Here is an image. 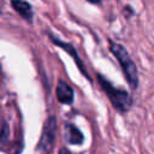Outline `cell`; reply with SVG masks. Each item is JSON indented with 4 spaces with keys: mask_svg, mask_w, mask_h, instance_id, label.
Here are the masks:
<instances>
[{
    "mask_svg": "<svg viewBox=\"0 0 154 154\" xmlns=\"http://www.w3.org/2000/svg\"><path fill=\"white\" fill-rule=\"evenodd\" d=\"M65 138L71 144H81L84 140L82 132L72 124H67L65 126Z\"/></svg>",
    "mask_w": 154,
    "mask_h": 154,
    "instance_id": "cell-5",
    "label": "cell"
},
{
    "mask_svg": "<svg viewBox=\"0 0 154 154\" xmlns=\"http://www.w3.org/2000/svg\"><path fill=\"white\" fill-rule=\"evenodd\" d=\"M57 97L61 103H71L73 101V90L64 81H59L57 85Z\"/></svg>",
    "mask_w": 154,
    "mask_h": 154,
    "instance_id": "cell-4",
    "label": "cell"
},
{
    "mask_svg": "<svg viewBox=\"0 0 154 154\" xmlns=\"http://www.w3.org/2000/svg\"><path fill=\"white\" fill-rule=\"evenodd\" d=\"M11 5H12V7H13L23 18H25L26 20H31V18H32V11H31V7H30V5H29L28 2L14 0V1L11 2Z\"/></svg>",
    "mask_w": 154,
    "mask_h": 154,
    "instance_id": "cell-6",
    "label": "cell"
},
{
    "mask_svg": "<svg viewBox=\"0 0 154 154\" xmlns=\"http://www.w3.org/2000/svg\"><path fill=\"white\" fill-rule=\"evenodd\" d=\"M97 81L116 109H118L119 112H126L131 107L132 99L125 90L114 88L106 78H103L100 75H97Z\"/></svg>",
    "mask_w": 154,
    "mask_h": 154,
    "instance_id": "cell-2",
    "label": "cell"
},
{
    "mask_svg": "<svg viewBox=\"0 0 154 154\" xmlns=\"http://www.w3.org/2000/svg\"><path fill=\"white\" fill-rule=\"evenodd\" d=\"M55 132H57V118L54 116H51L47 119V122L45 123L42 135L38 141L37 149L43 150V152L49 150L51 147L53 146V142L55 138Z\"/></svg>",
    "mask_w": 154,
    "mask_h": 154,
    "instance_id": "cell-3",
    "label": "cell"
},
{
    "mask_svg": "<svg viewBox=\"0 0 154 154\" xmlns=\"http://www.w3.org/2000/svg\"><path fill=\"white\" fill-rule=\"evenodd\" d=\"M51 38H52V41L54 42V43H57L58 46H60L63 49H65L69 54H71V55H73V59L76 60V64L79 66V69L85 73V70H84V67H83V65L81 64V61H79V59H78V55H77V53H76V51H75V48L72 47V46H70V45H67V43H64V42H60V41H58L55 37H53V36H51ZM87 75V73H85Z\"/></svg>",
    "mask_w": 154,
    "mask_h": 154,
    "instance_id": "cell-7",
    "label": "cell"
},
{
    "mask_svg": "<svg viewBox=\"0 0 154 154\" xmlns=\"http://www.w3.org/2000/svg\"><path fill=\"white\" fill-rule=\"evenodd\" d=\"M109 49L114 54V57L118 59L119 64L122 65V69H123V72L125 75V78H126L128 83L135 89L137 87V83H138L137 69H136L135 63L130 58L129 53L126 52V49L122 45L112 42V41H109Z\"/></svg>",
    "mask_w": 154,
    "mask_h": 154,
    "instance_id": "cell-1",
    "label": "cell"
},
{
    "mask_svg": "<svg viewBox=\"0 0 154 154\" xmlns=\"http://www.w3.org/2000/svg\"><path fill=\"white\" fill-rule=\"evenodd\" d=\"M59 154H71V153H70L69 149H66V148H61V149L59 150Z\"/></svg>",
    "mask_w": 154,
    "mask_h": 154,
    "instance_id": "cell-8",
    "label": "cell"
}]
</instances>
